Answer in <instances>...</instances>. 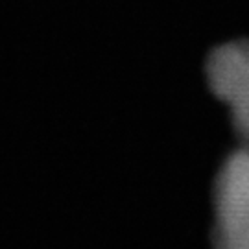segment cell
<instances>
[{
  "label": "cell",
  "mask_w": 249,
  "mask_h": 249,
  "mask_svg": "<svg viewBox=\"0 0 249 249\" xmlns=\"http://www.w3.org/2000/svg\"><path fill=\"white\" fill-rule=\"evenodd\" d=\"M213 249H249V150L238 148L214 183Z\"/></svg>",
  "instance_id": "6da1fadb"
},
{
  "label": "cell",
  "mask_w": 249,
  "mask_h": 249,
  "mask_svg": "<svg viewBox=\"0 0 249 249\" xmlns=\"http://www.w3.org/2000/svg\"><path fill=\"white\" fill-rule=\"evenodd\" d=\"M216 87L231 106L234 129L240 137V148L249 150V69H218Z\"/></svg>",
  "instance_id": "7a4b0ae2"
}]
</instances>
